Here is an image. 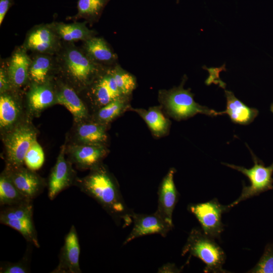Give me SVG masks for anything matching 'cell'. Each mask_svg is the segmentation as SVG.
Here are the masks:
<instances>
[{
    "label": "cell",
    "instance_id": "1",
    "mask_svg": "<svg viewBox=\"0 0 273 273\" xmlns=\"http://www.w3.org/2000/svg\"><path fill=\"white\" fill-rule=\"evenodd\" d=\"M77 182L81 191L95 199L116 220H123L124 225L132 221L133 212L128 210L118 186L103 167H95Z\"/></svg>",
    "mask_w": 273,
    "mask_h": 273
},
{
    "label": "cell",
    "instance_id": "2",
    "mask_svg": "<svg viewBox=\"0 0 273 273\" xmlns=\"http://www.w3.org/2000/svg\"><path fill=\"white\" fill-rule=\"evenodd\" d=\"M189 254L201 259L205 264V272H229L223 268L226 255L214 239L199 229L190 232L182 250V255Z\"/></svg>",
    "mask_w": 273,
    "mask_h": 273
},
{
    "label": "cell",
    "instance_id": "3",
    "mask_svg": "<svg viewBox=\"0 0 273 273\" xmlns=\"http://www.w3.org/2000/svg\"><path fill=\"white\" fill-rule=\"evenodd\" d=\"M246 146L250 150L254 162L251 168L248 169L234 164L222 163V164L243 173L248 178L250 183L248 186H244L240 196L228 205L231 208L241 201L273 189V163L268 166H265L263 161L254 154L247 145Z\"/></svg>",
    "mask_w": 273,
    "mask_h": 273
},
{
    "label": "cell",
    "instance_id": "4",
    "mask_svg": "<svg viewBox=\"0 0 273 273\" xmlns=\"http://www.w3.org/2000/svg\"><path fill=\"white\" fill-rule=\"evenodd\" d=\"M166 106L172 115L178 120L185 119L197 114L211 117L218 115V112L196 103L189 89L181 85L171 90L167 95Z\"/></svg>",
    "mask_w": 273,
    "mask_h": 273
},
{
    "label": "cell",
    "instance_id": "5",
    "mask_svg": "<svg viewBox=\"0 0 273 273\" xmlns=\"http://www.w3.org/2000/svg\"><path fill=\"white\" fill-rule=\"evenodd\" d=\"M230 209L228 205L220 204L216 198L206 202L192 204L188 207L189 210L200 223L203 232L214 239L220 238L224 229L222 214Z\"/></svg>",
    "mask_w": 273,
    "mask_h": 273
},
{
    "label": "cell",
    "instance_id": "6",
    "mask_svg": "<svg viewBox=\"0 0 273 273\" xmlns=\"http://www.w3.org/2000/svg\"><path fill=\"white\" fill-rule=\"evenodd\" d=\"M35 139L34 131L27 126L17 127L7 136L5 145L9 168L22 167L25 155Z\"/></svg>",
    "mask_w": 273,
    "mask_h": 273
},
{
    "label": "cell",
    "instance_id": "7",
    "mask_svg": "<svg viewBox=\"0 0 273 273\" xmlns=\"http://www.w3.org/2000/svg\"><path fill=\"white\" fill-rule=\"evenodd\" d=\"M132 219L133 226L124 241V245L139 237L148 235L158 234L165 237L173 226L156 211L151 214L133 212Z\"/></svg>",
    "mask_w": 273,
    "mask_h": 273
},
{
    "label": "cell",
    "instance_id": "8",
    "mask_svg": "<svg viewBox=\"0 0 273 273\" xmlns=\"http://www.w3.org/2000/svg\"><path fill=\"white\" fill-rule=\"evenodd\" d=\"M80 246L75 227L72 225L66 235L59 256V263L53 273H80Z\"/></svg>",
    "mask_w": 273,
    "mask_h": 273
},
{
    "label": "cell",
    "instance_id": "9",
    "mask_svg": "<svg viewBox=\"0 0 273 273\" xmlns=\"http://www.w3.org/2000/svg\"><path fill=\"white\" fill-rule=\"evenodd\" d=\"M5 172L17 190L26 198L32 200L41 194L44 182L33 170L20 167Z\"/></svg>",
    "mask_w": 273,
    "mask_h": 273
},
{
    "label": "cell",
    "instance_id": "10",
    "mask_svg": "<svg viewBox=\"0 0 273 273\" xmlns=\"http://www.w3.org/2000/svg\"><path fill=\"white\" fill-rule=\"evenodd\" d=\"M175 172V170L171 168L163 179L158 190V207L156 211L171 224H173V212L178 198V193L174 182Z\"/></svg>",
    "mask_w": 273,
    "mask_h": 273
},
{
    "label": "cell",
    "instance_id": "11",
    "mask_svg": "<svg viewBox=\"0 0 273 273\" xmlns=\"http://www.w3.org/2000/svg\"><path fill=\"white\" fill-rule=\"evenodd\" d=\"M64 154L65 148L63 146L49 178L48 196L51 200L71 186L73 182L72 172L65 158Z\"/></svg>",
    "mask_w": 273,
    "mask_h": 273
},
{
    "label": "cell",
    "instance_id": "12",
    "mask_svg": "<svg viewBox=\"0 0 273 273\" xmlns=\"http://www.w3.org/2000/svg\"><path fill=\"white\" fill-rule=\"evenodd\" d=\"M64 64L68 73L75 80L87 81L95 71L93 61L79 50H68L64 57Z\"/></svg>",
    "mask_w": 273,
    "mask_h": 273
},
{
    "label": "cell",
    "instance_id": "13",
    "mask_svg": "<svg viewBox=\"0 0 273 273\" xmlns=\"http://www.w3.org/2000/svg\"><path fill=\"white\" fill-rule=\"evenodd\" d=\"M226 99V109L218 112V115L227 114L235 123L248 125L257 116L259 111L254 108L247 106L237 99L234 93L230 90H224Z\"/></svg>",
    "mask_w": 273,
    "mask_h": 273
},
{
    "label": "cell",
    "instance_id": "14",
    "mask_svg": "<svg viewBox=\"0 0 273 273\" xmlns=\"http://www.w3.org/2000/svg\"><path fill=\"white\" fill-rule=\"evenodd\" d=\"M31 63L29 57L23 50L18 49L14 53L8 70L9 79L13 85L20 86L26 82Z\"/></svg>",
    "mask_w": 273,
    "mask_h": 273
},
{
    "label": "cell",
    "instance_id": "15",
    "mask_svg": "<svg viewBox=\"0 0 273 273\" xmlns=\"http://www.w3.org/2000/svg\"><path fill=\"white\" fill-rule=\"evenodd\" d=\"M56 43L55 33L48 26H40L32 30L26 41V46L28 49L40 53L51 51Z\"/></svg>",
    "mask_w": 273,
    "mask_h": 273
},
{
    "label": "cell",
    "instance_id": "16",
    "mask_svg": "<svg viewBox=\"0 0 273 273\" xmlns=\"http://www.w3.org/2000/svg\"><path fill=\"white\" fill-rule=\"evenodd\" d=\"M57 103L64 106L76 120L84 118L87 114L86 109L75 91L70 87H63L56 96Z\"/></svg>",
    "mask_w": 273,
    "mask_h": 273
},
{
    "label": "cell",
    "instance_id": "17",
    "mask_svg": "<svg viewBox=\"0 0 273 273\" xmlns=\"http://www.w3.org/2000/svg\"><path fill=\"white\" fill-rule=\"evenodd\" d=\"M24 196L15 187L6 172L0 177V205L11 206L32 201Z\"/></svg>",
    "mask_w": 273,
    "mask_h": 273
},
{
    "label": "cell",
    "instance_id": "18",
    "mask_svg": "<svg viewBox=\"0 0 273 273\" xmlns=\"http://www.w3.org/2000/svg\"><path fill=\"white\" fill-rule=\"evenodd\" d=\"M54 27L56 33L67 41H86L92 38L93 35V31L87 27L85 23H57Z\"/></svg>",
    "mask_w": 273,
    "mask_h": 273
},
{
    "label": "cell",
    "instance_id": "19",
    "mask_svg": "<svg viewBox=\"0 0 273 273\" xmlns=\"http://www.w3.org/2000/svg\"><path fill=\"white\" fill-rule=\"evenodd\" d=\"M95 95L98 102L103 106L120 98L122 95L112 73L104 76L98 82L95 88Z\"/></svg>",
    "mask_w": 273,
    "mask_h": 273
},
{
    "label": "cell",
    "instance_id": "20",
    "mask_svg": "<svg viewBox=\"0 0 273 273\" xmlns=\"http://www.w3.org/2000/svg\"><path fill=\"white\" fill-rule=\"evenodd\" d=\"M28 98L30 107L35 111H39L49 106L56 100L54 93L49 86L36 83L31 87Z\"/></svg>",
    "mask_w": 273,
    "mask_h": 273
},
{
    "label": "cell",
    "instance_id": "21",
    "mask_svg": "<svg viewBox=\"0 0 273 273\" xmlns=\"http://www.w3.org/2000/svg\"><path fill=\"white\" fill-rule=\"evenodd\" d=\"M73 154L74 161L79 166L95 168L103 157L105 152L99 147L82 146L77 147Z\"/></svg>",
    "mask_w": 273,
    "mask_h": 273
},
{
    "label": "cell",
    "instance_id": "22",
    "mask_svg": "<svg viewBox=\"0 0 273 273\" xmlns=\"http://www.w3.org/2000/svg\"><path fill=\"white\" fill-rule=\"evenodd\" d=\"M85 50L93 59L101 62H108L113 59L114 54L105 40L92 37L86 40Z\"/></svg>",
    "mask_w": 273,
    "mask_h": 273
},
{
    "label": "cell",
    "instance_id": "23",
    "mask_svg": "<svg viewBox=\"0 0 273 273\" xmlns=\"http://www.w3.org/2000/svg\"><path fill=\"white\" fill-rule=\"evenodd\" d=\"M0 222L18 231L28 242L33 244L36 247H39L33 218L5 219Z\"/></svg>",
    "mask_w": 273,
    "mask_h": 273
},
{
    "label": "cell",
    "instance_id": "24",
    "mask_svg": "<svg viewBox=\"0 0 273 273\" xmlns=\"http://www.w3.org/2000/svg\"><path fill=\"white\" fill-rule=\"evenodd\" d=\"M77 133L81 142L90 144L104 142L107 138L104 128L97 124H83L78 127Z\"/></svg>",
    "mask_w": 273,
    "mask_h": 273
},
{
    "label": "cell",
    "instance_id": "25",
    "mask_svg": "<svg viewBox=\"0 0 273 273\" xmlns=\"http://www.w3.org/2000/svg\"><path fill=\"white\" fill-rule=\"evenodd\" d=\"M18 109L11 97L2 95L0 97V125L6 127L12 125L16 120Z\"/></svg>",
    "mask_w": 273,
    "mask_h": 273
},
{
    "label": "cell",
    "instance_id": "26",
    "mask_svg": "<svg viewBox=\"0 0 273 273\" xmlns=\"http://www.w3.org/2000/svg\"><path fill=\"white\" fill-rule=\"evenodd\" d=\"M26 218H33L32 200L18 205L6 206L1 211L0 221Z\"/></svg>",
    "mask_w": 273,
    "mask_h": 273
},
{
    "label": "cell",
    "instance_id": "27",
    "mask_svg": "<svg viewBox=\"0 0 273 273\" xmlns=\"http://www.w3.org/2000/svg\"><path fill=\"white\" fill-rule=\"evenodd\" d=\"M110 0H78L77 17L92 19L101 15Z\"/></svg>",
    "mask_w": 273,
    "mask_h": 273
},
{
    "label": "cell",
    "instance_id": "28",
    "mask_svg": "<svg viewBox=\"0 0 273 273\" xmlns=\"http://www.w3.org/2000/svg\"><path fill=\"white\" fill-rule=\"evenodd\" d=\"M139 112L149 127L156 134H161L167 130L168 120L159 110L152 109Z\"/></svg>",
    "mask_w": 273,
    "mask_h": 273
},
{
    "label": "cell",
    "instance_id": "29",
    "mask_svg": "<svg viewBox=\"0 0 273 273\" xmlns=\"http://www.w3.org/2000/svg\"><path fill=\"white\" fill-rule=\"evenodd\" d=\"M51 67V62L48 57H37L31 62L29 75L36 84H42L46 80Z\"/></svg>",
    "mask_w": 273,
    "mask_h": 273
},
{
    "label": "cell",
    "instance_id": "30",
    "mask_svg": "<svg viewBox=\"0 0 273 273\" xmlns=\"http://www.w3.org/2000/svg\"><path fill=\"white\" fill-rule=\"evenodd\" d=\"M44 161L43 151L35 139L25 155L24 162L28 169L34 171L39 169L42 166Z\"/></svg>",
    "mask_w": 273,
    "mask_h": 273
},
{
    "label": "cell",
    "instance_id": "31",
    "mask_svg": "<svg viewBox=\"0 0 273 273\" xmlns=\"http://www.w3.org/2000/svg\"><path fill=\"white\" fill-rule=\"evenodd\" d=\"M117 87L122 95L130 93L135 87V80L128 73L120 68L115 69L112 73Z\"/></svg>",
    "mask_w": 273,
    "mask_h": 273
},
{
    "label": "cell",
    "instance_id": "32",
    "mask_svg": "<svg viewBox=\"0 0 273 273\" xmlns=\"http://www.w3.org/2000/svg\"><path fill=\"white\" fill-rule=\"evenodd\" d=\"M248 272L273 273V243L266 245L257 263Z\"/></svg>",
    "mask_w": 273,
    "mask_h": 273
},
{
    "label": "cell",
    "instance_id": "33",
    "mask_svg": "<svg viewBox=\"0 0 273 273\" xmlns=\"http://www.w3.org/2000/svg\"><path fill=\"white\" fill-rule=\"evenodd\" d=\"M125 106L124 100L120 98L104 105L99 111V118L102 121L108 122L118 116Z\"/></svg>",
    "mask_w": 273,
    "mask_h": 273
},
{
    "label": "cell",
    "instance_id": "34",
    "mask_svg": "<svg viewBox=\"0 0 273 273\" xmlns=\"http://www.w3.org/2000/svg\"><path fill=\"white\" fill-rule=\"evenodd\" d=\"M29 272V267L24 260L15 263H5L1 266V273H26Z\"/></svg>",
    "mask_w": 273,
    "mask_h": 273
},
{
    "label": "cell",
    "instance_id": "35",
    "mask_svg": "<svg viewBox=\"0 0 273 273\" xmlns=\"http://www.w3.org/2000/svg\"><path fill=\"white\" fill-rule=\"evenodd\" d=\"M13 4V0H0V25L3 23L6 14Z\"/></svg>",
    "mask_w": 273,
    "mask_h": 273
},
{
    "label": "cell",
    "instance_id": "36",
    "mask_svg": "<svg viewBox=\"0 0 273 273\" xmlns=\"http://www.w3.org/2000/svg\"><path fill=\"white\" fill-rule=\"evenodd\" d=\"M9 77L6 75V73L3 68H1L0 70V90L1 93H4L9 88Z\"/></svg>",
    "mask_w": 273,
    "mask_h": 273
},
{
    "label": "cell",
    "instance_id": "37",
    "mask_svg": "<svg viewBox=\"0 0 273 273\" xmlns=\"http://www.w3.org/2000/svg\"><path fill=\"white\" fill-rule=\"evenodd\" d=\"M160 272H178L179 270L174 264L167 263L159 269Z\"/></svg>",
    "mask_w": 273,
    "mask_h": 273
},
{
    "label": "cell",
    "instance_id": "38",
    "mask_svg": "<svg viewBox=\"0 0 273 273\" xmlns=\"http://www.w3.org/2000/svg\"><path fill=\"white\" fill-rule=\"evenodd\" d=\"M270 110L271 112L273 113V102H272V103H271V104L270 105Z\"/></svg>",
    "mask_w": 273,
    "mask_h": 273
},
{
    "label": "cell",
    "instance_id": "39",
    "mask_svg": "<svg viewBox=\"0 0 273 273\" xmlns=\"http://www.w3.org/2000/svg\"><path fill=\"white\" fill-rule=\"evenodd\" d=\"M179 0H176L177 3H178Z\"/></svg>",
    "mask_w": 273,
    "mask_h": 273
}]
</instances>
